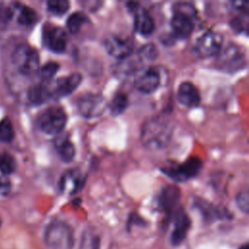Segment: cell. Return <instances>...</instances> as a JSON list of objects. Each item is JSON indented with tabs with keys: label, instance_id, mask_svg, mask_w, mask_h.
Listing matches in <instances>:
<instances>
[{
	"label": "cell",
	"instance_id": "6da1fadb",
	"mask_svg": "<svg viewBox=\"0 0 249 249\" xmlns=\"http://www.w3.org/2000/svg\"><path fill=\"white\" fill-rule=\"evenodd\" d=\"M172 131L173 125L169 119L163 116H155L143 124L140 140L149 150H161L170 142Z\"/></svg>",
	"mask_w": 249,
	"mask_h": 249
},
{
	"label": "cell",
	"instance_id": "7a4b0ae2",
	"mask_svg": "<svg viewBox=\"0 0 249 249\" xmlns=\"http://www.w3.org/2000/svg\"><path fill=\"white\" fill-rule=\"evenodd\" d=\"M46 244L52 249H72L74 234L71 227L61 221H53L45 231Z\"/></svg>",
	"mask_w": 249,
	"mask_h": 249
},
{
	"label": "cell",
	"instance_id": "3957f363",
	"mask_svg": "<svg viewBox=\"0 0 249 249\" xmlns=\"http://www.w3.org/2000/svg\"><path fill=\"white\" fill-rule=\"evenodd\" d=\"M12 61L21 74L28 76L39 69L40 58L35 49L27 44H20L14 50Z\"/></svg>",
	"mask_w": 249,
	"mask_h": 249
},
{
	"label": "cell",
	"instance_id": "277c9868",
	"mask_svg": "<svg viewBox=\"0 0 249 249\" xmlns=\"http://www.w3.org/2000/svg\"><path fill=\"white\" fill-rule=\"evenodd\" d=\"M67 122L65 111L60 107H51L45 110L38 118V125L47 134H59Z\"/></svg>",
	"mask_w": 249,
	"mask_h": 249
},
{
	"label": "cell",
	"instance_id": "5b68a950",
	"mask_svg": "<svg viewBox=\"0 0 249 249\" xmlns=\"http://www.w3.org/2000/svg\"><path fill=\"white\" fill-rule=\"evenodd\" d=\"M216 63L219 69L233 73L242 69L245 66L246 60L242 50L236 45L230 44L219 52Z\"/></svg>",
	"mask_w": 249,
	"mask_h": 249
},
{
	"label": "cell",
	"instance_id": "8992f818",
	"mask_svg": "<svg viewBox=\"0 0 249 249\" xmlns=\"http://www.w3.org/2000/svg\"><path fill=\"white\" fill-rule=\"evenodd\" d=\"M0 18L4 21L15 19L19 25L30 26L36 22L37 14L28 6L13 3L10 6L0 7Z\"/></svg>",
	"mask_w": 249,
	"mask_h": 249
},
{
	"label": "cell",
	"instance_id": "52a82bcc",
	"mask_svg": "<svg viewBox=\"0 0 249 249\" xmlns=\"http://www.w3.org/2000/svg\"><path fill=\"white\" fill-rule=\"evenodd\" d=\"M77 110L86 119L101 116L107 107V102L101 94L86 93L77 99Z\"/></svg>",
	"mask_w": 249,
	"mask_h": 249
},
{
	"label": "cell",
	"instance_id": "ba28073f",
	"mask_svg": "<svg viewBox=\"0 0 249 249\" xmlns=\"http://www.w3.org/2000/svg\"><path fill=\"white\" fill-rule=\"evenodd\" d=\"M201 166L202 161L198 158L193 157L181 164H172L163 167L161 171L171 179L183 182L195 177L201 169Z\"/></svg>",
	"mask_w": 249,
	"mask_h": 249
},
{
	"label": "cell",
	"instance_id": "9c48e42d",
	"mask_svg": "<svg viewBox=\"0 0 249 249\" xmlns=\"http://www.w3.org/2000/svg\"><path fill=\"white\" fill-rule=\"evenodd\" d=\"M223 36L214 31H207L202 34L194 45L195 53L200 57H208L218 54L222 49Z\"/></svg>",
	"mask_w": 249,
	"mask_h": 249
},
{
	"label": "cell",
	"instance_id": "30bf717a",
	"mask_svg": "<svg viewBox=\"0 0 249 249\" xmlns=\"http://www.w3.org/2000/svg\"><path fill=\"white\" fill-rule=\"evenodd\" d=\"M43 41L46 47L52 52L62 53L67 48L68 37L61 27L47 24L43 29Z\"/></svg>",
	"mask_w": 249,
	"mask_h": 249
},
{
	"label": "cell",
	"instance_id": "8fae6325",
	"mask_svg": "<svg viewBox=\"0 0 249 249\" xmlns=\"http://www.w3.org/2000/svg\"><path fill=\"white\" fill-rule=\"evenodd\" d=\"M104 47L112 56L118 59H124L132 53L133 42L119 35H110L105 39Z\"/></svg>",
	"mask_w": 249,
	"mask_h": 249
},
{
	"label": "cell",
	"instance_id": "7c38bea8",
	"mask_svg": "<svg viewBox=\"0 0 249 249\" xmlns=\"http://www.w3.org/2000/svg\"><path fill=\"white\" fill-rule=\"evenodd\" d=\"M160 85V75L154 67L141 70L134 79V87L143 93L154 92Z\"/></svg>",
	"mask_w": 249,
	"mask_h": 249
},
{
	"label": "cell",
	"instance_id": "4fadbf2b",
	"mask_svg": "<svg viewBox=\"0 0 249 249\" xmlns=\"http://www.w3.org/2000/svg\"><path fill=\"white\" fill-rule=\"evenodd\" d=\"M127 6L134 15V27L136 31L144 36L152 34L155 30V21L150 14L136 2L128 3Z\"/></svg>",
	"mask_w": 249,
	"mask_h": 249
},
{
	"label": "cell",
	"instance_id": "5bb4252c",
	"mask_svg": "<svg viewBox=\"0 0 249 249\" xmlns=\"http://www.w3.org/2000/svg\"><path fill=\"white\" fill-rule=\"evenodd\" d=\"M86 183V175L78 168H72L65 171L59 182L61 192L73 195L79 192Z\"/></svg>",
	"mask_w": 249,
	"mask_h": 249
},
{
	"label": "cell",
	"instance_id": "9a60e30c",
	"mask_svg": "<svg viewBox=\"0 0 249 249\" xmlns=\"http://www.w3.org/2000/svg\"><path fill=\"white\" fill-rule=\"evenodd\" d=\"M190 226L191 220L188 214L183 209H179L175 214L174 227L170 234V242L172 245L177 246L184 241L190 229Z\"/></svg>",
	"mask_w": 249,
	"mask_h": 249
},
{
	"label": "cell",
	"instance_id": "2e32d148",
	"mask_svg": "<svg viewBox=\"0 0 249 249\" xmlns=\"http://www.w3.org/2000/svg\"><path fill=\"white\" fill-rule=\"evenodd\" d=\"M82 75L80 73H72L62 77L55 82L54 88L52 89L53 97H64L72 93L81 84Z\"/></svg>",
	"mask_w": 249,
	"mask_h": 249
},
{
	"label": "cell",
	"instance_id": "e0dca14e",
	"mask_svg": "<svg viewBox=\"0 0 249 249\" xmlns=\"http://www.w3.org/2000/svg\"><path fill=\"white\" fill-rule=\"evenodd\" d=\"M178 101L185 107H196L200 102L199 91L191 82H183L177 90Z\"/></svg>",
	"mask_w": 249,
	"mask_h": 249
},
{
	"label": "cell",
	"instance_id": "ac0fdd59",
	"mask_svg": "<svg viewBox=\"0 0 249 249\" xmlns=\"http://www.w3.org/2000/svg\"><path fill=\"white\" fill-rule=\"evenodd\" d=\"M194 19L181 14L173 13L170 25L174 35L179 39L188 38L194 29Z\"/></svg>",
	"mask_w": 249,
	"mask_h": 249
},
{
	"label": "cell",
	"instance_id": "d6986e66",
	"mask_svg": "<svg viewBox=\"0 0 249 249\" xmlns=\"http://www.w3.org/2000/svg\"><path fill=\"white\" fill-rule=\"evenodd\" d=\"M56 151L60 159L65 162H70L75 158L76 150L74 144L69 140L67 135L60 134L56 137L54 142Z\"/></svg>",
	"mask_w": 249,
	"mask_h": 249
},
{
	"label": "cell",
	"instance_id": "ffe728a7",
	"mask_svg": "<svg viewBox=\"0 0 249 249\" xmlns=\"http://www.w3.org/2000/svg\"><path fill=\"white\" fill-rule=\"evenodd\" d=\"M180 198V192L174 186H167L161 190L159 196V204L164 210L172 209Z\"/></svg>",
	"mask_w": 249,
	"mask_h": 249
},
{
	"label": "cell",
	"instance_id": "44dd1931",
	"mask_svg": "<svg viewBox=\"0 0 249 249\" xmlns=\"http://www.w3.org/2000/svg\"><path fill=\"white\" fill-rule=\"evenodd\" d=\"M27 97L32 104L40 105L53 97L52 89L44 84H38L28 89Z\"/></svg>",
	"mask_w": 249,
	"mask_h": 249
},
{
	"label": "cell",
	"instance_id": "7402d4cb",
	"mask_svg": "<svg viewBox=\"0 0 249 249\" xmlns=\"http://www.w3.org/2000/svg\"><path fill=\"white\" fill-rule=\"evenodd\" d=\"M196 207L199 209V211L202 213L204 220L212 222L216 219H220L222 217H226L225 215V211L219 210V208H217L216 206L212 205L211 203L204 201V200H199L196 201Z\"/></svg>",
	"mask_w": 249,
	"mask_h": 249
},
{
	"label": "cell",
	"instance_id": "603a6c76",
	"mask_svg": "<svg viewBox=\"0 0 249 249\" xmlns=\"http://www.w3.org/2000/svg\"><path fill=\"white\" fill-rule=\"evenodd\" d=\"M78 249H100V238L93 230H85Z\"/></svg>",
	"mask_w": 249,
	"mask_h": 249
},
{
	"label": "cell",
	"instance_id": "cb8c5ba5",
	"mask_svg": "<svg viewBox=\"0 0 249 249\" xmlns=\"http://www.w3.org/2000/svg\"><path fill=\"white\" fill-rule=\"evenodd\" d=\"M88 17L82 12H75L69 16L66 21V27L72 34L78 33L84 24L88 21Z\"/></svg>",
	"mask_w": 249,
	"mask_h": 249
},
{
	"label": "cell",
	"instance_id": "d4e9b609",
	"mask_svg": "<svg viewBox=\"0 0 249 249\" xmlns=\"http://www.w3.org/2000/svg\"><path fill=\"white\" fill-rule=\"evenodd\" d=\"M127 105H128V98L126 94L123 92H119V93H116L114 97L111 99L109 108L113 115L118 116L126 109Z\"/></svg>",
	"mask_w": 249,
	"mask_h": 249
},
{
	"label": "cell",
	"instance_id": "484cf974",
	"mask_svg": "<svg viewBox=\"0 0 249 249\" xmlns=\"http://www.w3.org/2000/svg\"><path fill=\"white\" fill-rule=\"evenodd\" d=\"M17 162L15 158L8 152L0 153V172L4 175L11 174L15 171Z\"/></svg>",
	"mask_w": 249,
	"mask_h": 249
},
{
	"label": "cell",
	"instance_id": "4316f807",
	"mask_svg": "<svg viewBox=\"0 0 249 249\" xmlns=\"http://www.w3.org/2000/svg\"><path fill=\"white\" fill-rule=\"evenodd\" d=\"M15 136V131L13 124L9 118H4L0 122V141L4 143H9L13 140Z\"/></svg>",
	"mask_w": 249,
	"mask_h": 249
},
{
	"label": "cell",
	"instance_id": "83f0119b",
	"mask_svg": "<svg viewBox=\"0 0 249 249\" xmlns=\"http://www.w3.org/2000/svg\"><path fill=\"white\" fill-rule=\"evenodd\" d=\"M58 69H59V64L58 63H56L55 61H50V62L46 63L45 65H43L39 69L40 78L44 82H48V81L53 79V77L56 74Z\"/></svg>",
	"mask_w": 249,
	"mask_h": 249
},
{
	"label": "cell",
	"instance_id": "f1b7e54d",
	"mask_svg": "<svg viewBox=\"0 0 249 249\" xmlns=\"http://www.w3.org/2000/svg\"><path fill=\"white\" fill-rule=\"evenodd\" d=\"M173 13L181 14L191 18H195L196 16V11L194 5L188 2H178L173 6Z\"/></svg>",
	"mask_w": 249,
	"mask_h": 249
},
{
	"label": "cell",
	"instance_id": "f546056e",
	"mask_svg": "<svg viewBox=\"0 0 249 249\" xmlns=\"http://www.w3.org/2000/svg\"><path fill=\"white\" fill-rule=\"evenodd\" d=\"M48 10L53 15H63L69 9V2L66 0H50L47 3Z\"/></svg>",
	"mask_w": 249,
	"mask_h": 249
},
{
	"label": "cell",
	"instance_id": "4dcf8cb0",
	"mask_svg": "<svg viewBox=\"0 0 249 249\" xmlns=\"http://www.w3.org/2000/svg\"><path fill=\"white\" fill-rule=\"evenodd\" d=\"M158 55V49L157 47L152 44H146L144 45L139 51H138V56L142 61H150L154 60Z\"/></svg>",
	"mask_w": 249,
	"mask_h": 249
},
{
	"label": "cell",
	"instance_id": "1f68e13d",
	"mask_svg": "<svg viewBox=\"0 0 249 249\" xmlns=\"http://www.w3.org/2000/svg\"><path fill=\"white\" fill-rule=\"evenodd\" d=\"M236 205L238 208L243 211L244 213H248L249 210V194L248 191L245 189L241 192H239L235 197Z\"/></svg>",
	"mask_w": 249,
	"mask_h": 249
},
{
	"label": "cell",
	"instance_id": "d6a6232c",
	"mask_svg": "<svg viewBox=\"0 0 249 249\" xmlns=\"http://www.w3.org/2000/svg\"><path fill=\"white\" fill-rule=\"evenodd\" d=\"M231 27L235 30V31H239V32H246L247 27H248V20H247V16L243 17H237L232 18V20L231 21Z\"/></svg>",
	"mask_w": 249,
	"mask_h": 249
},
{
	"label": "cell",
	"instance_id": "836d02e7",
	"mask_svg": "<svg viewBox=\"0 0 249 249\" xmlns=\"http://www.w3.org/2000/svg\"><path fill=\"white\" fill-rule=\"evenodd\" d=\"M11 190V183L5 177H0V195L6 196Z\"/></svg>",
	"mask_w": 249,
	"mask_h": 249
},
{
	"label": "cell",
	"instance_id": "e575fe53",
	"mask_svg": "<svg viewBox=\"0 0 249 249\" xmlns=\"http://www.w3.org/2000/svg\"><path fill=\"white\" fill-rule=\"evenodd\" d=\"M239 249H249V246H248V244L246 243V244H244V245H242Z\"/></svg>",
	"mask_w": 249,
	"mask_h": 249
},
{
	"label": "cell",
	"instance_id": "d590c367",
	"mask_svg": "<svg viewBox=\"0 0 249 249\" xmlns=\"http://www.w3.org/2000/svg\"><path fill=\"white\" fill-rule=\"evenodd\" d=\"M1 223H2V221H1V219H0V227H1Z\"/></svg>",
	"mask_w": 249,
	"mask_h": 249
}]
</instances>
